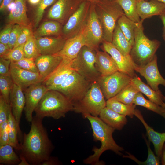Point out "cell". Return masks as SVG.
Instances as JSON below:
<instances>
[{"label":"cell","instance_id":"603a6c76","mask_svg":"<svg viewBox=\"0 0 165 165\" xmlns=\"http://www.w3.org/2000/svg\"><path fill=\"white\" fill-rule=\"evenodd\" d=\"M84 28L75 36L67 39L62 49L55 54L71 60L75 59L82 48L86 46L84 37Z\"/></svg>","mask_w":165,"mask_h":165},{"label":"cell","instance_id":"8fae6325","mask_svg":"<svg viewBox=\"0 0 165 165\" xmlns=\"http://www.w3.org/2000/svg\"><path fill=\"white\" fill-rule=\"evenodd\" d=\"M132 78L128 75L118 71L108 75L101 76L97 82L107 100L115 97L130 83Z\"/></svg>","mask_w":165,"mask_h":165},{"label":"cell","instance_id":"44dd1931","mask_svg":"<svg viewBox=\"0 0 165 165\" xmlns=\"http://www.w3.org/2000/svg\"><path fill=\"white\" fill-rule=\"evenodd\" d=\"M137 10L143 21L153 16H160L165 10V4L155 0H136Z\"/></svg>","mask_w":165,"mask_h":165},{"label":"cell","instance_id":"7a4b0ae2","mask_svg":"<svg viewBox=\"0 0 165 165\" xmlns=\"http://www.w3.org/2000/svg\"><path fill=\"white\" fill-rule=\"evenodd\" d=\"M82 116L87 119L90 123L94 140L99 141L101 143L99 148H94L93 150L94 154L84 159L83 163L87 164L103 165L99 159L102 153L108 150L113 151L119 155H121V152L124 149L117 144L112 136V134L115 129L107 125L98 116L89 114H85Z\"/></svg>","mask_w":165,"mask_h":165},{"label":"cell","instance_id":"f5cc1de1","mask_svg":"<svg viewBox=\"0 0 165 165\" xmlns=\"http://www.w3.org/2000/svg\"><path fill=\"white\" fill-rule=\"evenodd\" d=\"M160 16L163 24L162 37L165 42V10Z\"/></svg>","mask_w":165,"mask_h":165},{"label":"cell","instance_id":"9a60e30c","mask_svg":"<svg viewBox=\"0 0 165 165\" xmlns=\"http://www.w3.org/2000/svg\"><path fill=\"white\" fill-rule=\"evenodd\" d=\"M102 43L103 50L110 54L115 61L119 71L131 78L133 77L136 75L134 70L135 64L130 55L127 56L124 55L111 42L104 41Z\"/></svg>","mask_w":165,"mask_h":165},{"label":"cell","instance_id":"6da1fadb","mask_svg":"<svg viewBox=\"0 0 165 165\" xmlns=\"http://www.w3.org/2000/svg\"><path fill=\"white\" fill-rule=\"evenodd\" d=\"M42 119L33 117L29 132L24 133L21 153L30 164L41 165L50 157L53 145L42 123Z\"/></svg>","mask_w":165,"mask_h":165},{"label":"cell","instance_id":"484cf974","mask_svg":"<svg viewBox=\"0 0 165 165\" xmlns=\"http://www.w3.org/2000/svg\"><path fill=\"white\" fill-rule=\"evenodd\" d=\"M99 116L102 121L115 130H121L127 122L126 116L120 114L106 107L101 110Z\"/></svg>","mask_w":165,"mask_h":165},{"label":"cell","instance_id":"f1b7e54d","mask_svg":"<svg viewBox=\"0 0 165 165\" xmlns=\"http://www.w3.org/2000/svg\"><path fill=\"white\" fill-rule=\"evenodd\" d=\"M62 31L60 24L58 22L52 20L45 21L37 29L34 33L35 38L57 35Z\"/></svg>","mask_w":165,"mask_h":165},{"label":"cell","instance_id":"2e32d148","mask_svg":"<svg viewBox=\"0 0 165 165\" xmlns=\"http://www.w3.org/2000/svg\"><path fill=\"white\" fill-rule=\"evenodd\" d=\"M10 74L14 83L23 90L32 85L43 82L39 73L23 69L11 62L10 67Z\"/></svg>","mask_w":165,"mask_h":165},{"label":"cell","instance_id":"f546056e","mask_svg":"<svg viewBox=\"0 0 165 165\" xmlns=\"http://www.w3.org/2000/svg\"><path fill=\"white\" fill-rule=\"evenodd\" d=\"M136 105L126 104L115 99L113 97L107 100L106 107L113 111L125 116L133 118L135 111Z\"/></svg>","mask_w":165,"mask_h":165},{"label":"cell","instance_id":"4316f807","mask_svg":"<svg viewBox=\"0 0 165 165\" xmlns=\"http://www.w3.org/2000/svg\"><path fill=\"white\" fill-rule=\"evenodd\" d=\"M131 83L139 92L145 95L149 100L161 106L165 99L160 91H156L144 83L136 75L132 78Z\"/></svg>","mask_w":165,"mask_h":165},{"label":"cell","instance_id":"7402d4cb","mask_svg":"<svg viewBox=\"0 0 165 165\" xmlns=\"http://www.w3.org/2000/svg\"><path fill=\"white\" fill-rule=\"evenodd\" d=\"M67 39L61 37H42L36 38L40 55H53L63 48Z\"/></svg>","mask_w":165,"mask_h":165},{"label":"cell","instance_id":"b9f144b4","mask_svg":"<svg viewBox=\"0 0 165 165\" xmlns=\"http://www.w3.org/2000/svg\"><path fill=\"white\" fill-rule=\"evenodd\" d=\"M24 44L13 48L7 54L2 57L10 60L11 62H16L22 59L24 57Z\"/></svg>","mask_w":165,"mask_h":165},{"label":"cell","instance_id":"277c9868","mask_svg":"<svg viewBox=\"0 0 165 165\" xmlns=\"http://www.w3.org/2000/svg\"><path fill=\"white\" fill-rule=\"evenodd\" d=\"M143 21L141 20L135 29L134 42L130 54L134 63L139 66L149 62L161 45L159 41L150 40L145 34Z\"/></svg>","mask_w":165,"mask_h":165},{"label":"cell","instance_id":"6f0895ef","mask_svg":"<svg viewBox=\"0 0 165 165\" xmlns=\"http://www.w3.org/2000/svg\"><path fill=\"white\" fill-rule=\"evenodd\" d=\"M81 1H86L90 2V3H95L97 2L104 0H79Z\"/></svg>","mask_w":165,"mask_h":165},{"label":"cell","instance_id":"cb8c5ba5","mask_svg":"<svg viewBox=\"0 0 165 165\" xmlns=\"http://www.w3.org/2000/svg\"><path fill=\"white\" fill-rule=\"evenodd\" d=\"M134 115L140 120L145 127L148 141L153 144L157 156L160 158L165 142V132L160 133L155 131L146 123L139 110L136 109Z\"/></svg>","mask_w":165,"mask_h":165},{"label":"cell","instance_id":"d4e9b609","mask_svg":"<svg viewBox=\"0 0 165 165\" xmlns=\"http://www.w3.org/2000/svg\"><path fill=\"white\" fill-rule=\"evenodd\" d=\"M95 66L101 76H107L119 71L115 61L105 51L96 50Z\"/></svg>","mask_w":165,"mask_h":165},{"label":"cell","instance_id":"ffe728a7","mask_svg":"<svg viewBox=\"0 0 165 165\" xmlns=\"http://www.w3.org/2000/svg\"><path fill=\"white\" fill-rule=\"evenodd\" d=\"M63 59L56 54L41 55L35 59L38 72L43 81L57 67Z\"/></svg>","mask_w":165,"mask_h":165},{"label":"cell","instance_id":"ac0fdd59","mask_svg":"<svg viewBox=\"0 0 165 165\" xmlns=\"http://www.w3.org/2000/svg\"><path fill=\"white\" fill-rule=\"evenodd\" d=\"M10 104L13 114L15 119L18 130V135L21 138L22 132L20 124L22 113L25 104V98L23 90L14 84L10 96Z\"/></svg>","mask_w":165,"mask_h":165},{"label":"cell","instance_id":"74e56055","mask_svg":"<svg viewBox=\"0 0 165 165\" xmlns=\"http://www.w3.org/2000/svg\"><path fill=\"white\" fill-rule=\"evenodd\" d=\"M24 57L35 59L40 54L39 53L34 33L32 31L24 47Z\"/></svg>","mask_w":165,"mask_h":165},{"label":"cell","instance_id":"681fc988","mask_svg":"<svg viewBox=\"0 0 165 165\" xmlns=\"http://www.w3.org/2000/svg\"><path fill=\"white\" fill-rule=\"evenodd\" d=\"M11 50L8 44L0 43V57H3L7 54Z\"/></svg>","mask_w":165,"mask_h":165},{"label":"cell","instance_id":"7dc6e473","mask_svg":"<svg viewBox=\"0 0 165 165\" xmlns=\"http://www.w3.org/2000/svg\"><path fill=\"white\" fill-rule=\"evenodd\" d=\"M13 25L8 24L1 31L0 33V42L8 44L9 39L10 33Z\"/></svg>","mask_w":165,"mask_h":165},{"label":"cell","instance_id":"8d00e7d4","mask_svg":"<svg viewBox=\"0 0 165 165\" xmlns=\"http://www.w3.org/2000/svg\"><path fill=\"white\" fill-rule=\"evenodd\" d=\"M143 137L145 139L148 148V156L147 160L144 162L139 160L134 156L130 153L126 152L127 155L123 156V157L130 159L139 165H158L160 164L159 158L156 156L150 147V141L147 140L145 136Z\"/></svg>","mask_w":165,"mask_h":165},{"label":"cell","instance_id":"e575fe53","mask_svg":"<svg viewBox=\"0 0 165 165\" xmlns=\"http://www.w3.org/2000/svg\"><path fill=\"white\" fill-rule=\"evenodd\" d=\"M9 145L17 150H20L21 144L19 143L17 136L18 130L16 122L12 111L10 113L8 120Z\"/></svg>","mask_w":165,"mask_h":165},{"label":"cell","instance_id":"4dcf8cb0","mask_svg":"<svg viewBox=\"0 0 165 165\" xmlns=\"http://www.w3.org/2000/svg\"><path fill=\"white\" fill-rule=\"evenodd\" d=\"M117 23L123 34L132 47L134 42L135 29L138 23L130 19L125 14L119 19Z\"/></svg>","mask_w":165,"mask_h":165},{"label":"cell","instance_id":"5b68a950","mask_svg":"<svg viewBox=\"0 0 165 165\" xmlns=\"http://www.w3.org/2000/svg\"><path fill=\"white\" fill-rule=\"evenodd\" d=\"M95 9L103 28L104 41L111 42L119 19L124 14L116 0H104L94 3Z\"/></svg>","mask_w":165,"mask_h":165},{"label":"cell","instance_id":"7c38bea8","mask_svg":"<svg viewBox=\"0 0 165 165\" xmlns=\"http://www.w3.org/2000/svg\"><path fill=\"white\" fill-rule=\"evenodd\" d=\"M25 104L24 111L25 119L31 122L33 118V113L40 101L49 90L42 82L32 85L24 89Z\"/></svg>","mask_w":165,"mask_h":165},{"label":"cell","instance_id":"8992f818","mask_svg":"<svg viewBox=\"0 0 165 165\" xmlns=\"http://www.w3.org/2000/svg\"><path fill=\"white\" fill-rule=\"evenodd\" d=\"M73 111L82 115L89 114L98 116L101 110L106 107V101L97 81L91 86L84 97L73 104Z\"/></svg>","mask_w":165,"mask_h":165},{"label":"cell","instance_id":"ab89813d","mask_svg":"<svg viewBox=\"0 0 165 165\" xmlns=\"http://www.w3.org/2000/svg\"><path fill=\"white\" fill-rule=\"evenodd\" d=\"M56 0H41L36 6L35 11L34 18V27H37L43 16L45 10L53 4Z\"/></svg>","mask_w":165,"mask_h":165},{"label":"cell","instance_id":"5bb4252c","mask_svg":"<svg viewBox=\"0 0 165 165\" xmlns=\"http://www.w3.org/2000/svg\"><path fill=\"white\" fill-rule=\"evenodd\" d=\"M62 57L59 65L42 82L49 90H54L60 85L70 74L76 71L72 66L73 60Z\"/></svg>","mask_w":165,"mask_h":165},{"label":"cell","instance_id":"f907efd6","mask_svg":"<svg viewBox=\"0 0 165 165\" xmlns=\"http://www.w3.org/2000/svg\"><path fill=\"white\" fill-rule=\"evenodd\" d=\"M14 0H3L2 4L0 5V10L1 12H3L8 9V6Z\"/></svg>","mask_w":165,"mask_h":165},{"label":"cell","instance_id":"d6a6232c","mask_svg":"<svg viewBox=\"0 0 165 165\" xmlns=\"http://www.w3.org/2000/svg\"><path fill=\"white\" fill-rule=\"evenodd\" d=\"M133 104L145 108L160 115L165 119V112L162 107L150 100L146 99L140 92H138L136 95Z\"/></svg>","mask_w":165,"mask_h":165},{"label":"cell","instance_id":"d6986e66","mask_svg":"<svg viewBox=\"0 0 165 165\" xmlns=\"http://www.w3.org/2000/svg\"><path fill=\"white\" fill-rule=\"evenodd\" d=\"M9 7L11 9L6 19L8 24H18L23 26L30 25L27 14L26 0H14L8 8Z\"/></svg>","mask_w":165,"mask_h":165},{"label":"cell","instance_id":"e0dca14e","mask_svg":"<svg viewBox=\"0 0 165 165\" xmlns=\"http://www.w3.org/2000/svg\"><path fill=\"white\" fill-rule=\"evenodd\" d=\"M82 1L79 0H57L51 7L47 14L50 20H61L71 16Z\"/></svg>","mask_w":165,"mask_h":165},{"label":"cell","instance_id":"91938a15","mask_svg":"<svg viewBox=\"0 0 165 165\" xmlns=\"http://www.w3.org/2000/svg\"><path fill=\"white\" fill-rule=\"evenodd\" d=\"M161 2L165 4V0H155Z\"/></svg>","mask_w":165,"mask_h":165},{"label":"cell","instance_id":"ee69618b","mask_svg":"<svg viewBox=\"0 0 165 165\" xmlns=\"http://www.w3.org/2000/svg\"><path fill=\"white\" fill-rule=\"evenodd\" d=\"M23 27V26L18 24L13 25L10 33L9 41L8 44L11 50L14 48L22 31Z\"/></svg>","mask_w":165,"mask_h":165},{"label":"cell","instance_id":"836d02e7","mask_svg":"<svg viewBox=\"0 0 165 165\" xmlns=\"http://www.w3.org/2000/svg\"><path fill=\"white\" fill-rule=\"evenodd\" d=\"M116 0L121 7L127 17L136 23L140 22L141 19L137 10V0Z\"/></svg>","mask_w":165,"mask_h":165},{"label":"cell","instance_id":"11a10c76","mask_svg":"<svg viewBox=\"0 0 165 165\" xmlns=\"http://www.w3.org/2000/svg\"><path fill=\"white\" fill-rule=\"evenodd\" d=\"M161 157L162 164L165 165V144H164L163 148Z\"/></svg>","mask_w":165,"mask_h":165},{"label":"cell","instance_id":"d590c367","mask_svg":"<svg viewBox=\"0 0 165 165\" xmlns=\"http://www.w3.org/2000/svg\"><path fill=\"white\" fill-rule=\"evenodd\" d=\"M139 92V90L130 83L113 97L124 104H133L136 95Z\"/></svg>","mask_w":165,"mask_h":165},{"label":"cell","instance_id":"f35d334b","mask_svg":"<svg viewBox=\"0 0 165 165\" xmlns=\"http://www.w3.org/2000/svg\"><path fill=\"white\" fill-rule=\"evenodd\" d=\"M14 84L10 75H0V95L9 104L10 94Z\"/></svg>","mask_w":165,"mask_h":165},{"label":"cell","instance_id":"9f6ffc18","mask_svg":"<svg viewBox=\"0 0 165 165\" xmlns=\"http://www.w3.org/2000/svg\"><path fill=\"white\" fill-rule=\"evenodd\" d=\"M41 0H28L29 3L32 6H37Z\"/></svg>","mask_w":165,"mask_h":165},{"label":"cell","instance_id":"60d3db41","mask_svg":"<svg viewBox=\"0 0 165 165\" xmlns=\"http://www.w3.org/2000/svg\"><path fill=\"white\" fill-rule=\"evenodd\" d=\"M11 63L23 69L33 72L39 73L34 59L24 57L19 61Z\"/></svg>","mask_w":165,"mask_h":165},{"label":"cell","instance_id":"3957f363","mask_svg":"<svg viewBox=\"0 0 165 165\" xmlns=\"http://www.w3.org/2000/svg\"><path fill=\"white\" fill-rule=\"evenodd\" d=\"M73 103L60 92L48 90L45 94L35 112V116L42 119L50 117L58 119L64 117L69 111H73Z\"/></svg>","mask_w":165,"mask_h":165},{"label":"cell","instance_id":"9c48e42d","mask_svg":"<svg viewBox=\"0 0 165 165\" xmlns=\"http://www.w3.org/2000/svg\"><path fill=\"white\" fill-rule=\"evenodd\" d=\"M86 46L96 51L104 40L102 26L96 13L94 3H90L86 24L84 28Z\"/></svg>","mask_w":165,"mask_h":165},{"label":"cell","instance_id":"f6af8a7d","mask_svg":"<svg viewBox=\"0 0 165 165\" xmlns=\"http://www.w3.org/2000/svg\"><path fill=\"white\" fill-rule=\"evenodd\" d=\"M8 121L0 124V146L9 144Z\"/></svg>","mask_w":165,"mask_h":165},{"label":"cell","instance_id":"83f0119b","mask_svg":"<svg viewBox=\"0 0 165 165\" xmlns=\"http://www.w3.org/2000/svg\"><path fill=\"white\" fill-rule=\"evenodd\" d=\"M111 43L123 55H130L132 48L117 23L114 29Z\"/></svg>","mask_w":165,"mask_h":165},{"label":"cell","instance_id":"bcb514c9","mask_svg":"<svg viewBox=\"0 0 165 165\" xmlns=\"http://www.w3.org/2000/svg\"><path fill=\"white\" fill-rule=\"evenodd\" d=\"M32 31L30 25L23 26L22 31L14 48L25 44Z\"/></svg>","mask_w":165,"mask_h":165},{"label":"cell","instance_id":"4fadbf2b","mask_svg":"<svg viewBox=\"0 0 165 165\" xmlns=\"http://www.w3.org/2000/svg\"><path fill=\"white\" fill-rule=\"evenodd\" d=\"M135 71L144 77L148 84L154 90L159 91V86L165 87V79L160 74L157 65V57L155 54L146 64L139 66L135 64Z\"/></svg>","mask_w":165,"mask_h":165},{"label":"cell","instance_id":"30bf717a","mask_svg":"<svg viewBox=\"0 0 165 165\" xmlns=\"http://www.w3.org/2000/svg\"><path fill=\"white\" fill-rule=\"evenodd\" d=\"M90 5L89 2L82 1L69 17L62 31L66 39L77 35L84 27L87 19Z\"/></svg>","mask_w":165,"mask_h":165},{"label":"cell","instance_id":"db71d44e","mask_svg":"<svg viewBox=\"0 0 165 165\" xmlns=\"http://www.w3.org/2000/svg\"><path fill=\"white\" fill-rule=\"evenodd\" d=\"M20 162L18 165H30L25 158L22 155L20 154L19 156Z\"/></svg>","mask_w":165,"mask_h":165},{"label":"cell","instance_id":"94428289","mask_svg":"<svg viewBox=\"0 0 165 165\" xmlns=\"http://www.w3.org/2000/svg\"><path fill=\"white\" fill-rule=\"evenodd\" d=\"M3 0H0V5H1L3 3Z\"/></svg>","mask_w":165,"mask_h":165},{"label":"cell","instance_id":"52a82bcc","mask_svg":"<svg viewBox=\"0 0 165 165\" xmlns=\"http://www.w3.org/2000/svg\"><path fill=\"white\" fill-rule=\"evenodd\" d=\"M95 51L88 46H84L72 62L76 71L91 83L97 81L101 76L95 66Z\"/></svg>","mask_w":165,"mask_h":165},{"label":"cell","instance_id":"ba28073f","mask_svg":"<svg viewBox=\"0 0 165 165\" xmlns=\"http://www.w3.org/2000/svg\"><path fill=\"white\" fill-rule=\"evenodd\" d=\"M91 83L75 71L62 84L54 90L62 93L74 104L84 97Z\"/></svg>","mask_w":165,"mask_h":165},{"label":"cell","instance_id":"1f68e13d","mask_svg":"<svg viewBox=\"0 0 165 165\" xmlns=\"http://www.w3.org/2000/svg\"><path fill=\"white\" fill-rule=\"evenodd\" d=\"M13 147L9 144L0 146V163L15 165L19 163V156L14 152Z\"/></svg>","mask_w":165,"mask_h":165},{"label":"cell","instance_id":"7bdbcfd3","mask_svg":"<svg viewBox=\"0 0 165 165\" xmlns=\"http://www.w3.org/2000/svg\"><path fill=\"white\" fill-rule=\"evenodd\" d=\"M12 111L10 104L8 103L1 95H0V124L8 121V117Z\"/></svg>","mask_w":165,"mask_h":165},{"label":"cell","instance_id":"680465c9","mask_svg":"<svg viewBox=\"0 0 165 165\" xmlns=\"http://www.w3.org/2000/svg\"><path fill=\"white\" fill-rule=\"evenodd\" d=\"M161 106L162 107L165 112V103L163 102Z\"/></svg>","mask_w":165,"mask_h":165},{"label":"cell","instance_id":"816d5d0a","mask_svg":"<svg viewBox=\"0 0 165 165\" xmlns=\"http://www.w3.org/2000/svg\"><path fill=\"white\" fill-rule=\"evenodd\" d=\"M59 161L57 160L51 158V157L48 160L43 162L42 165H55L59 164Z\"/></svg>","mask_w":165,"mask_h":165},{"label":"cell","instance_id":"c3c4849f","mask_svg":"<svg viewBox=\"0 0 165 165\" xmlns=\"http://www.w3.org/2000/svg\"><path fill=\"white\" fill-rule=\"evenodd\" d=\"M11 61L3 57L0 58V75H10V67Z\"/></svg>","mask_w":165,"mask_h":165}]
</instances>
